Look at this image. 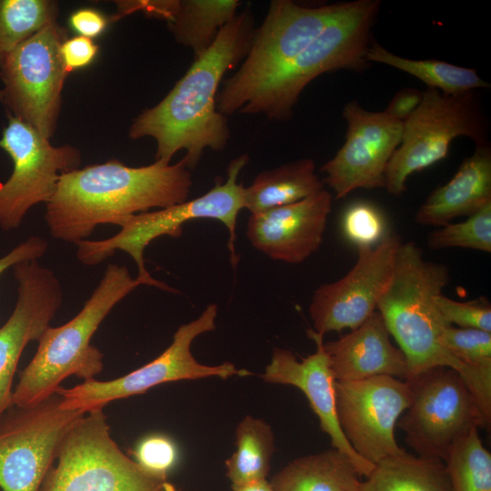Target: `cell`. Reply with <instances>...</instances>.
Masks as SVG:
<instances>
[{
  "mask_svg": "<svg viewBox=\"0 0 491 491\" xmlns=\"http://www.w3.org/2000/svg\"><path fill=\"white\" fill-rule=\"evenodd\" d=\"M346 3L308 7L292 0L271 1L263 23L255 30L243 63L221 84L216 96L218 112L225 116L237 113L249 95L343 13Z\"/></svg>",
  "mask_w": 491,
  "mask_h": 491,
  "instance_id": "obj_8",
  "label": "cell"
},
{
  "mask_svg": "<svg viewBox=\"0 0 491 491\" xmlns=\"http://www.w3.org/2000/svg\"><path fill=\"white\" fill-rule=\"evenodd\" d=\"M135 461L151 474L167 478L175 466L178 451L175 442L165 435H150L143 438L133 451Z\"/></svg>",
  "mask_w": 491,
  "mask_h": 491,
  "instance_id": "obj_35",
  "label": "cell"
},
{
  "mask_svg": "<svg viewBox=\"0 0 491 491\" xmlns=\"http://www.w3.org/2000/svg\"><path fill=\"white\" fill-rule=\"evenodd\" d=\"M422 94V91L416 88L401 89L391 99L385 112L392 118L404 123L419 105Z\"/></svg>",
  "mask_w": 491,
  "mask_h": 491,
  "instance_id": "obj_39",
  "label": "cell"
},
{
  "mask_svg": "<svg viewBox=\"0 0 491 491\" xmlns=\"http://www.w3.org/2000/svg\"><path fill=\"white\" fill-rule=\"evenodd\" d=\"M324 349L336 381L376 376L406 380L409 375L404 353L391 343L385 321L376 311L349 334L324 343Z\"/></svg>",
  "mask_w": 491,
  "mask_h": 491,
  "instance_id": "obj_21",
  "label": "cell"
},
{
  "mask_svg": "<svg viewBox=\"0 0 491 491\" xmlns=\"http://www.w3.org/2000/svg\"><path fill=\"white\" fill-rule=\"evenodd\" d=\"M436 306L441 316L452 326L491 333V306L485 297L460 302L440 294L436 297Z\"/></svg>",
  "mask_w": 491,
  "mask_h": 491,
  "instance_id": "obj_34",
  "label": "cell"
},
{
  "mask_svg": "<svg viewBox=\"0 0 491 491\" xmlns=\"http://www.w3.org/2000/svg\"><path fill=\"white\" fill-rule=\"evenodd\" d=\"M140 285L126 266L108 264L79 313L60 326H48L39 337L35 355L19 373L13 406L26 407L45 400L70 376L85 381L100 374L104 354L91 339L114 306Z\"/></svg>",
  "mask_w": 491,
  "mask_h": 491,
  "instance_id": "obj_4",
  "label": "cell"
},
{
  "mask_svg": "<svg viewBox=\"0 0 491 491\" xmlns=\"http://www.w3.org/2000/svg\"><path fill=\"white\" fill-rule=\"evenodd\" d=\"M366 58L368 63H380L406 72L424 82L427 88L437 89L446 95H459L489 87V84L479 77L475 69L439 60L402 57L376 42L370 44Z\"/></svg>",
  "mask_w": 491,
  "mask_h": 491,
  "instance_id": "obj_27",
  "label": "cell"
},
{
  "mask_svg": "<svg viewBox=\"0 0 491 491\" xmlns=\"http://www.w3.org/2000/svg\"><path fill=\"white\" fill-rule=\"evenodd\" d=\"M109 428L103 409L77 419L63 437L57 464L39 491H180L126 456Z\"/></svg>",
  "mask_w": 491,
  "mask_h": 491,
  "instance_id": "obj_7",
  "label": "cell"
},
{
  "mask_svg": "<svg viewBox=\"0 0 491 491\" xmlns=\"http://www.w3.org/2000/svg\"><path fill=\"white\" fill-rule=\"evenodd\" d=\"M85 414L63 409L57 393L31 406L9 407L0 418V489L39 491L63 437Z\"/></svg>",
  "mask_w": 491,
  "mask_h": 491,
  "instance_id": "obj_13",
  "label": "cell"
},
{
  "mask_svg": "<svg viewBox=\"0 0 491 491\" xmlns=\"http://www.w3.org/2000/svg\"><path fill=\"white\" fill-rule=\"evenodd\" d=\"M449 281L446 265L426 260L414 242L401 243L376 308L406 356L408 377L435 366L451 367L465 380L478 406L487 409L491 373L460 362L440 342L442 328L448 323L439 314L436 297Z\"/></svg>",
  "mask_w": 491,
  "mask_h": 491,
  "instance_id": "obj_3",
  "label": "cell"
},
{
  "mask_svg": "<svg viewBox=\"0 0 491 491\" xmlns=\"http://www.w3.org/2000/svg\"><path fill=\"white\" fill-rule=\"evenodd\" d=\"M362 491H453L445 462L436 457L404 454L375 466Z\"/></svg>",
  "mask_w": 491,
  "mask_h": 491,
  "instance_id": "obj_25",
  "label": "cell"
},
{
  "mask_svg": "<svg viewBox=\"0 0 491 491\" xmlns=\"http://www.w3.org/2000/svg\"><path fill=\"white\" fill-rule=\"evenodd\" d=\"M478 430L458 439L444 461L453 491H491V454Z\"/></svg>",
  "mask_w": 491,
  "mask_h": 491,
  "instance_id": "obj_30",
  "label": "cell"
},
{
  "mask_svg": "<svg viewBox=\"0 0 491 491\" xmlns=\"http://www.w3.org/2000/svg\"><path fill=\"white\" fill-rule=\"evenodd\" d=\"M427 246L433 250L463 247L491 252V203L467 216L461 223H448L428 235Z\"/></svg>",
  "mask_w": 491,
  "mask_h": 491,
  "instance_id": "obj_31",
  "label": "cell"
},
{
  "mask_svg": "<svg viewBox=\"0 0 491 491\" xmlns=\"http://www.w3.org/2000/svg\"><path fill=\"white\" fill-rule=\"evenodd\" d=\"M360 474L337 449L295 459L270 483L276 491H362Z\"/></svg>",
  "mask_w": 491,
  "mask_h": 491,
  "instance_id": "obj_23",
  "label": "cell"
},
{
  "mask_svg": "<svg viewBox=\"0 0 491 491\" xmlns=\"http://www.w3.org/2000/svg\"><path fill=\"white\" fill-rule=\"evenodd\" d=\"M324 190L315 162L302 158L260 172L245 187V208L251 215L290 205Z\"/></svg>",
  "mask_w": 491,
  "mask_h": 491,
  "instance_id": "obj_24",
  "label": "cell"
},
{
  "mask_svg": "<svg viewBox=\"0 0 491 491\" xmlns=\"http://www.w3.org/2000/svg\"><path fill=\"white\" fill-rule=\"evenodd\" d=\"M332 195L322 190L298 202L251 215L246 236L273 260L298 264L322 244Z\"/></svg>",
  "mask_w": 491,
  "mask_h": 491,
  "instance_id": "obj_19",
  "label": "cell"
},
{
  "mask_svg": "<svg viewBox=\"0 0 491 491\" xmlns=\"http://www.w3.org/2000/svg\"><path fill=\"white\" fill-rule=\"evenodd\" d=\"M57 3L50 0H0V62L45 25L56 21Z\"/></svg>",
  "mask_w": 491,
  "mask_h": 491,
  "instance_id": "obj_29",
  "label": "cell"
},
{
  "mask_svg": "<svg viewBox=\"0 0 491 491\" xmlns=\"http://www.w3.org/2000/svg\"><path fill=\"white\" fill-rule=\"evenodd\" d=\"M335 396L341 430L360 457L376 466L406 452L395 438L396 422L410 404L405 380L376 376L336 381Z\"/></svg>",
  "mask_w": 491,
  "mask_h": 491,
  "instance_id": "obj_15",
  "label": "cell"
},
{
  "mask_svg": "<svg viewBox=\"0 0 491 491\" xmlns=\"http://www.w3.org/2000/svg\"><path fill=\"white\" fill-rule=\"evenodd\" d=\"M346 121V141L336 155L321 171L322 180L336 198H343L358 189L385 186V175L392 155L402 138L403 123L385 111L363 108L356 100L343 109Z\"/></svg>",
  "mask_w": 491,
  "mask_h": 491,
  "instance_id": "obj_17",
  "label": "cell"
},
{
  "mask_svg": "<svg viewBox=\"0 0 491 491\" xmlns=\"http://www.w3.org/2000/svg\"><path fill=\"white\" fill-rule=\"evenodd\" d=\"M401 243L398 235L388 234L375 246L357 247V260L351 270L315 291L309 306L315 332L324 336L354 330L376 312L391 279Z\"/></svg>",
  "mask_w": 491,
  "mask_h": 491,
  "instance_id": "obj_16",
  "label": "cell"
},
{
  "mask_svg": "<svg viewBox=\"0 0 491 491\" xmlns=\"http://www.w3.org/2000/svg\"><path fill=\"white\" fill-rule=\"evenodd\" d=\"M440 342L460 362L491 373V333L447 324L442 328Z\"/></svg>",
  "mask_w": 491,
  "mask_h": 491,
  "instance_id": "obj_32",
  "label": "cell"
},
{
  "mask_svg": "<svg viewBox=\"0 0 491 491\" xmlns=\"http://www.w3.org/2000/svg\"><path fill=\"white\" fill-rule=\"evenodd\" d=\"M235 453L225 460L226 476L232 490L266 478L275 452V436L262 419L246 416L235 431Z\"/></svg>",
  "mask_w": 491,
  "mask_h": 491,
  "instance_id": "obj_28",
  "label": "cell"
},
{
  "mask_svg": "<svg viewBox=\"0 0 491 491\" xmlns=\"http://www.w3.org/2000/svg\"><path fill=\"white\" fill-rule=\"evenodd\" d=\"M256 28L247 5L219 30L170 92L133 121L129 137H152L156 143L155 160L167 164L176 152L185 150L183 159L189 170L198 165L206 148L223 151L230 129L226 116L216 108V96L226 72L246 56Z\"/></svg>",
  "mask_w": 491,
  "mask_h": 491,
  "instance_id": "obj_1",
  "label": "cell"
},
{
  "mask_svg": "<svg viewBox=\"0 0 491 491\" xmlns=\"http://www.w3.org/2000/svg\"><path fill=\"white\" fill-rule=\"evenodd\" d=\"M66 31L53 21L0 62V103L11 115L45 137L54 135L68 74L60 48Z\"/></svg>",
  "mask_w": 491,
  "mask_h": 491,
  "instance_id": "obj_11",
  "label": "cell"
},
{
  "mask_svg": "<svg viewBox=\"0 0 491 491\" xmlns=\"http://www.w3.org/2000/svg\"><path fill=\"white\" fill-rule=\"evenodd\" d=\"M491 203V148L476 145L455 175L435 189L415 215L419 225L442 226L453 219L469 216Z\"/></svg>",
  "mask_w": 491,
  "mask_h": 491,
  "instance_id": "obj_22",
  "label": "cell"
},
{
  "mask_svg": "<svg viewBox=\"0 0 491 491\" xmlns=\"http://www.w3.org/2000/svg\"><path fill=\"white\" fill-rule=\"evenodd\" d=\"M233 491H276L266 478L253 481Z\"/></svg>",
  "mask_w": 491,
  "mask_h": 491,
  "instance_id": "obj_40",
  "label": "cell"
},
{
  "mask_svg": "<svg viewBox=\"0 0 491 491\" xmlns=\"http://www.w3.org/2000/svg\"><path fill=\"white\" fill-rule=\"evenodd\" d=\"M487 124L474 91L446 95L426 88L417 108L403 123L402 138L387 165L385 188L395 196L406 190L410 175L445 158L453 139L488 143Z\"/></svg>",
  "mask_w": 491,
  "mask_h": 491,
  "instance_id": "obj_9",
  "label": "cell"
},
{
  "mask_svg": "<svg viewBox=\"0 0 491 491\" xmlns=\"http://www.w3.org/2000/svg\"><path fill=\"white\" fill-rule=\"evenodd\" d=\"M378 0L346 3L343 13L296 57L249 95L237 111L288 120L304 88L324 73L365 70L371 28L379 12Z\"/></svg>",
  "mask_w": 491,
  "mask_h": 491,
  "instance_id": "obj_5",
  "label": "cell"
},
{
  "mask_svg": "<svg viewBox=\"0 0 491 491\" xmlns=\"http://www.w3.org/2000/svg\"><path fill=\"white\" fill-rule=\"evenodd\" d=\"M307 336L316 343V350L314 354L298 360L291 351L275 347L271 361L261 376L268 383L299 388L318 417L321 430L329 436L333 448L346 455L360 476L366 477L375 466L356 454L339 426L336 408V380L324 349V336L313 329L307 331Z\"/></svg>",
  "mask_w": 491,
  "mask_h": 491,
  "instance_id": "obj_20",
  "label": "cell"
},
{
  "mask_svg": "<svg viewBox=\"0 0 491 491\" xmlns=\"http://www.w3.org/2000/svg\"><path fill=\"white\" fill-rule=\"evenodd\" d=\"M240 5L238 0H176L167 25L176 42L192 49L196 59L237 15Z\"/></svg>",
  "mask_w": 491,
  "mask_h": 491,
  "instance_id": "obj_26",
  "label": "cell"
},
{
  "mask_svg": "<svg viewBox=\"0 0 491 491\" xmlns=\"http://www.w3.org/2000/svg\"><path fill=\"white\" fill-rule=\"evenodd\" d=\"M247 163V155L233 159L227 167L226 180L217 181L212 189L197 198L166 208L135 214L120 225L121 230L116 235L109 238L76 242L77 259L92 266L104 262L116 250H122L135 262L138 269L136 279L142 285L177 293L175 289L152 277L146 270L145 248L163 235L180 237L183 225L190 220L211 218L220 221L229 232L227 246L235 268L239 260L235 249L236 219L239 212L245 208V186L243 183H237V178Z\"/></svg>",
  "mask_w": 491,
  "mask_h": 491,
  "instance_id": "obj_6",
  "label": "cell"
},
{
  "mask_svg": "<svg viewBox=\"0 0 491 491\" xmlns=\"http://www.w3.org/2000/svg\"><path fill=\"white\" fill-rule=\"evenodd\" d=\"M192 184L183 158L139 167L118 160L91 165L60 175L45 220L53 238L75 244L99 225L120 226L137 213L186 201Z\"/></svg>",
  "mask_w": 491,
  "mask_h": 491,
  "instance_id": "obj_2",
  "label": "cell"
},
{
  "mask_svg": "<svg viewBox=\"0 0 491 491\" xmlns=\"http://www.w3.org/2000/svg\"><path fill=\"white\" fill-rule=\"evenodd\" d=\"M97 52L98 46L93 40L81 35L65 39L60 48L62 60L68 73L89 65Z\"/></svg>",
  "mask_w": 491,
  "mask_h": 491,
  "instance_id": "obj_36",
  "label": "cell"
},
{
  "mask_svg": "<svg viewBox=\"0 0 491 491\" xmlns=\"http://www.w3.org/2000/svg\"><path fill=\"white\" fill-rule=\"evenodd\" d=\"M342 229L346 239L356 247L375 246L388 235L385 216L366 202L355 203L345 211Z\"/></svg>",
  "mask_w": 491,
  "mask_h": 491,
  "instance_id": "obj_33",
  "label": "cell"
},
{
  "mask_svg": "<svg viewBox=\"0 0 491 491\" xmlns=\"http://www.w3.org/2000/svg\"><path fill=\"white\" fill-rule=\"evenodd\" d=\"M410 404L396 422L419 456L446 460L454 444L471 429H488L465 380L453 368L435 366L405 380Z\"/></svg>",
  "mask_w": 491,
  "mask_h": 491,
  "instance_id": "obj_10",
  "label": "cell"
},
{
  "mask_svg": "<svg viewBox=\"0 0 491 491\" xmlns=\"http://www.w3.org/2000/svg\"><path fill=\"white\" fill-rule=\"evenodd\" d=\"M69 25L79 35L92 39L105 30L107 19L97 10L82 8L71 14Z\"/></svg>",
  "mask_w": 491,
  "mask_h": 491,
  "instance_id": "obj_38",
  "label": "cell"
},
{
  "mask_svg": "<svg viewBox=\"0 0 491 491\" xmlns=\"http://www.w3.org/2000/svg\"><path fill=\"white\" fill-rule=\"evenodd\" d=\"M47 248L48 243L44 238L36 235L30 236L0 257V275L18 263L39 259Z\"/></svg>",
  "mask_w": 491,
  "mask_h": 491,
  "instance_id": "obj_37",
  "label": "cell"
},
{
  "mask_svg": "<svg viewBox=\"0 0 491 491\" xmlns=\"http://www.w3.org/2000/svg\"><path fill=\"white\" fill-rule=\"evenodd\" d=\"M13 270L17 299L0 327V418L13 406L12 384L24 349L50 326L63 302L58 278L37 260L18 263Z\"/></svg>",
  "mask_w": 491,
  "mask_h": 491,
  "instance_id": "obj_18",
  "label": "cell"
},
{
  "mask_svg": "<svg viewBox=\"0 0 491 491\" xmlns=\"http://www.w3.org/2000/svg\"><path fill=\"white\" fill-rule=\"evenodd\" d=\"M216 316L217 306L208 305L196 319L178 327L171 345L162 354L125 376L108 381L92 378L71 388L60 386L56 393L61 396V407L87 413L103 409L112 401L144 394L164 383L210 376L225 379L233 376L251 375L248 370L238 369L229 362L207 366L194 357L191 352L192 342L199 335L215 329Z\"/></svg>",
  "mask_w": 491,
  "mask_h": 491,
  "instance_id": "obj_12",
  "label": "cell"
},
{
  "mask_svg": "<svg viewBox=\"0 0 491 491\" xmlns=\"http://www.w3.org/2000/svg\"><path fill=\"white\" fill-rule=\"evenodd\" d=\"M0 147L13 161L10 177L0 184V228H18L31 207L48 203L62 174L79 167L80 151L72 145L54 146L27 124L8 115Z\"/></svg>",
  "mask_w": 491,
  "mask_h": 491,
  "instance_id": "obj_14",
  "label": "cell"
}]
</instances>
